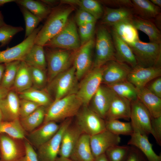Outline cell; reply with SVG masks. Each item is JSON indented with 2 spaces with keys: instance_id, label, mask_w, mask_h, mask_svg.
Wrapping results in <instances>:
<instances>
[{
  "instance_id": "1",
  "label": "cell",
  "mask_w": 161,
  "mask_h": 161,
  "mask_svg": "<svg viewBox=\"0 0 161 161\" xmlns=\"http://www.w3.org/2000/svg\"><path fill=\"white\" fill-rule=\"evenodd\" d=\"M73 7H57L52 9L38 33L34 44L44 46L50 39L58 34L67 23L74 10Z\"/></svg>"
},
{
  "instance_id": "2",
  "label": "cell",
  "mask_w": 161,
  "mask_h": 161,
  "mask_svg": "<svg viewBox=\"0 0 161 161\" xmlns=\"http://www.w3.org/2000/svg\"><path fill=\"white\" fill-rule=\"evenodd\" d=\"M82 106V102L76 93L53 101L47 108L43 123L64 120L75 116Z\"/></svg>"
},
{
  "instance_id": "3",
  "label": "cell",
  "mask_w": 161,
  "mask_h": 161,
  "mask_svg": "<svg viewBox=\"0 0 161 161\" xmlns=\"http://www.w3.org/2000/svg\"><path fill=\"white\" fill-rule=\"evenodd\" d=\"M46 49L45 53L48 83L57 75L72 66L77 50L47 47Z\"/></svg>"
},
{
  "instance_id": "4",
  "label": "cell",
  "mask_w": 161,
  "mask_h": 161,
  "mask_svg": "<svg viewBox=\"0 0 161 161\" xmlns=\"http://www.w3.org/2000/svg\"><path fill=\"white\" fill-rule=\"evenodd\" d=\"M75 73V66L73 65L65 71L55 77L45 89L53 101L60 99L69 95L76 93L79 84Z\"/></svg>"
},
{
  "instance_id": "5",
  "label": "cell",
  "mask_w": 161,
  "mask_h": 161,
  "mask_svg": "<svg viewBox=\"0 0 161 161\" xmlns=\"http://www.w3.org/2000/svg\"><path fill=\"white\" fill-rule=\"evenodd\" d=\"M95 53L92 67H100L116 60L115 50L111 32L103 25L98 27L95 40Z\"/></svg>"
},
{
  "instance_id": "6",
  "label": "cell",
  "mask_w": 161,
  "mask_h": 161,
  "mask_svg": "<svg viewBox=\"0 0 161 161\" xmlns=\"http://www.w3.org/2000/svg\"><path fill=\"white\" fill-rule=\"evenodd\" d=\"M127 44L132 50L138 65L144 67L160 66L161 44L145 43L140 40Z\"/></svg>"
},
{
  "instance_id": "7",
  "label": "cell",
  "mask_w": 161,
  "mask_h": 161,
  "mask_svg": "<svg viewBox=\"0 0 161 161\" xmlns=\"http://www.w3.org/2000/svg\"><path fill=\"white\" fill-rule=\"evenodd\" d=\"M80 46L76 24L72 18L69 19L61 30L44 46L74 51L77 50Z\"/></svg>"
},
{
  "instance_id": "8",
  "label": "cell",
  "mask_w": 161,
  "mask_h": 161,
  "mask_svg": "<svg viewBox=\"0 0 161 161\" xmlns=\"http://www.w3.org/2000/svg\"><path fill=\"white\" fill-rule=\"evenodd\" d=\"M105 65L93 67L79 83L76 93L83 106H88L93 96L102 84V75Z\"/></svg>"
},
{
  "instance_id": "9",
  "label": "cell",
  "mask_w": 161,
  "mask_h": 161,
  "mask_svg": "<svg viewBox=\"0 0 161 161\" xmlns=\"http://www.w3.org/2000/svg\"><path fill=\"white\" fill-rule=\"evenodd\" d=\"M76 125L83 133L92 136L106 130L104 119L90 109L82 106L75 116Z\"/></svg>"
},
{
  "instance_id": "10",
  "label": "cell",
  "mask_w": 161,
  "mask_h": 161,
  "mask_svg": "<svg viewBox=\"0 0 161 161\" xmlns=\"http://www.w3.org/2000/svg\"><path fill=\"white\" fill-rule=\"evenodd\" d=\"M151 118L147 108L138 99L131 102L130 119L134 132L147 137L151 134Z\"/></svg>"
},
{
  "instance_id": "11",
  "label": "cell",
  "mask_w": 161,
  "mask_h": 161,
  "mask_svg": "<svg viewBox=\"0 0 161 161\" xmlns=\"http://www.w3.org/2000/svg\"><path fill=\"white\" fill-rule=\"evenodd\" d=\"M71 122L70 118L64 120L53 137L37 148L39 161H55L58 155L63 134Z\"/></svg>"
},
{
  "instance_id": "12",
  "label": "cell",
  "mask_w": 161,
  "mask_h": 161,
  "mask_svg": "<svg viewBox=\"0 0 161 161\" xmlns=\"http://www.w3.org/2000/svg\"><path fill=\"white\" fill-rule=\"evenodd\" d=\"M42 26L37 27L32 34L20 44L11 48L8 47L5 50H0V64L23 61L34 44L36 36Z\"/></svg>"
},
{
  "instance_id": "13",
  "label": "cell",
  "mask_w": 161,
  "mask_h": 161,
  "mask_svg": "<svg viewBox=\"0 0 161 161\" xmlns=\"http://www.w3.org/2000/svg\"><path fill=\"white\" fill-rule=\"evenodd\" d=\"M95 44V40L93 38L81 46L76 52L73 65L78 80H81L92 68V53Z\"/></svg>"
},
{
  "instance_id": "14",
  "label": "cell",
  "mask_w": 161,
  "mask_h": 161,
  "mask_svg": "<svg viewBox=\"0 0 161 161\" xmlns=\"http://www.w3.org/2000/svg\"><path fill=\"white\" fill-rule=\"evenodd\" d=\"M115 94L108 86L102 84L92 97L88 107L105 120Z\"/></svg>"
},
{
  "instance_id": "15",
  "label": "cell",
  "mask_w": 161,
  "mask_h": 161,
  "mask_svg": "<svg viewBox=\"0 0 161 161\" xmlns=\"http://www.w3.org/2000/svg\"><path fill=\"white\" fill-rule=\"evenodd\" d=\"M132 68L116 60L110 61L105 65L102 75V83L108 86L127 80Z\"/></svg>"
},
{
  "instance_id": "16",
  "label": "cell",
  "mask_w": 161,
  "mask_h": 161,
  "mask_svg": "<svg viewBox=\"0 0 161 161\" xmlns=\"http://www.w3.org/2000/svg\"><path fill=\"white\" fill-rule=\"evenodd\" d=\"M161 75L160 66L144 67L137 65L131 68L127 80L137 89H139L145 87L148 83Z\"/></svg>"
},
{
  "instance_id": "17",
  "label": "cell",
  "mask_w": 161,
  "mask_h": 161,
  "mask_svg": "<svg viewBox=\"0 0 161 161\" xmlns=\"http://www.w3.org/2000/svg\"><path fill=\"white\" fill-rule=\"evenodd\" d=\"M121 141L119 135L113 134L107 130L90 136V142L94 158L105 153L110 147L119 145Z\"/></svg>"
},
{
  "instance_id": "18",
  "label": "cell",
  "mask_w": 161,
  "mask_h": 161,
  "mask_svg": "<svg viewBox=\"0 0 161 161\" xmlns=\"http://www.w3.org/2000/svg\"><path fill=\"white\" fill-rule=\"evenodd\" d=\"M43 124L27 135V140L32 146L37 148L52 137L60 126V125L53 121Z\"/></svg>"
},
{
  "instance_id": "19",
  "label": "cell",
  "mask_w": 161,
  "mask_h": 161,
  "mask_svg": "<svg viewBox=\"0 0 161 161\" xmlns=\"http://www.w3.org/2000/svg\"><path fill=\"white\" fill-rule=\"evenodd\" d=\"M8 135H0V154L1 161H18L24 154L18 144Z\"/></svg>"
},
{
  "instance_id": "20",
  "label": "cell",
  "mask_w": 161,
  "mask_h": 161,
  "mask_svg": "<svg viewBox=\"0 0 161 161\" xmlns=\"http://www.w3.org/2000/svg\"><path fill=\"white\" fill-rule=\"evenodd\" d=\"M20 98L18 93L10 89L5 97L0 100V110L3 121L19 119Z\"/></svg>"
},
{
  "instance_id": "21",
  "label": "cell",
  "mask_w": 161,
  "mask_h": 161,
  "mask_svg": "<svg viewBox=\"0 0 161 161\" xmlns=\"http://www.w3.org/2000/svg\"><path fill=\"white\" fill-rule=\"evenodd\" d=\"M111 33L115 50L116 60L126 64L132 68L138 65L135 56L128 44L112 30Z\"/></svg>"
},
{
  "instance_id": "22",
  "label": "cell",
  "mask_w": 161,
  "mask_h": 161,
  "mask_svg": "<svg viewBox=\"0 0 161 161\" xmlns=\"http://www.w3.org/2000/svg\"><path fill=\"white\" fill-rule=\"evenodd\" d=\"M131 113V101L116 94L114 97L105 120L122 119L129 120Z\"/></svg>"
},
{
  "instance_id": "23",
  "label": "cell",
  "mask_w": 161,
  "mask_h": 161,
  "mask_svg": "<svg viewBox=\"0 0 161 161\" xmlns=\"http://www.w3.org/2000/svg\"><path fill=\"white\" fill-rule=\"evenodd\" d=\"M100 24L103 25L112 26L119 22L131 21L134 14L131 8H113L104 6Z\"/></svg>"
},
{
  "instance_id": "24",
  "label": "cell",
  "mask_w": 161,
  "mask_h": 161,
  "mask_svg": "<svg viewBox=\"0 0 161 161\" xmlns=\"http://www.w3.org/2000/svg\"><path fill=\"white\" fill-rule=\"evenodd\" d=\"M83 133L76 124H71L65 131L61 140L58 155L60 157L69 158L80 137Z\"/></svg>"
},
{
  "instance_id": "25",
  "label": "cell",
  "mask_w": 161,
  "mask_h": 161,
  "mask_svg": "<svg viewBox=\"0 0 161 161\" xmlns=\"http://www.w3.org/2000/svg\"><path fill=\"white\" fill-rule=\"evenodd\" d=\"M131 8L134 15L154 22L161 17L160 7L148 0H132Z\"/></svg>"
},
{
  "instance_id": "26",
  "label": "cell",
  "mask_w": 161,
  "mask_h": 161,
  "mask_svg": "<svg viewBox=\"0 0 161 161\" xmlns=\"http://www.w3.org/2000/svg\"><path fill=\"white\" fill-rule=\"evenodd\" d=\"M127 144L138 148L148 161H161V155H157L154 151L152 145L149 142L147 136L138 132H134L131 136Z\"/></svg>"
},
{
  "instance_id": "27",
  "label": "cell",
  "mask_w": 161,
  "mask_h": 161,
  "mask_svg": "<svg viewBox=\"0 0 161 161\" xmlns=\"http://www.w3.org/2000/svg\"><path fill=\"white\" fill-rule=\"evenodd\" d=\"M130 21L137 30L143 32L148 36L150 42L161 44L160 31L152 21L134 15Z\"/></svg>"
},
{
  "instance_id": "28",
  "label": "cell",
  "mask_w": 161,
  "mask_h": 161,
  "mask_svg": "<svg viewBox=\"0 0 161 161\" xmlns=\"http://www.w3.org/2000/svg\"><path fill=\"white\" fill-rule=\"evenodd\" d=\"M137 89L138 99L147 108L152 117L161 116V98L152 93L145 87Z\"/></svg>"
},
{
  "instance_id": "29",
  "label": "cell",
  "mask_w": 161,
  "mask_h": 161,
  "mask_svg": "<svg viewBox=\"0 0 161 161\" xmlns=\"http://www.w3.org/2000/svg\"><path fill=\"white\" fill-rule=\"evenodd\" d=\"M90 136L82 133L80 137L70 156L74 161H93L94 157L92 151Z\"/></svg>"
},
{
  "instance_id": "30",
  "label": "cell",
  "mask_w": 161,
  "mask_h": 161,
  "mask_svg": "<svg viewBox=\"0 0 161 161\" xmlns=\"http://www.w3.org/2000/svg\"><path fill=\"white\" fill-rule=\"evenodd\" d=\"M18 94L20 99L29 100L47 108L53 102L52 97L45 89H39L32 87Z\"/></svg>"
},
{
  "instance_id": "31",
  "label": "cell",
  "mask_w": 161,
  "mask_h": 161,
  "mask_svg": "<svg viewBox=\"0 0 161 161\" xmlns=\"http://www.w3.org/2000/svg\"><path fill=\"white\" fill-rule=\"evenodd\" d=\"M32 86V83L29 66L24 61H21L11 89L18 93Z\"/></svg>"
},
{
  "instance_id": "32",
  "label": "cell",
  "mask_w": 161,
  "mask_h": 161,
  "mask_svg": "<svg viewBox=\"0 0 161 161\" xmlns=\"http://www.w3.org/2000/svg\"><path fill=\"white\" fill-rule=\"evenodd\" d=\"M23 61L29 66L46 71L47 64L44 47L34 44Z\"/></svg>"
},
{
  "instance_id": "33",
  "label": "cell",
  "mask_w": 161,
  "mask_h": 161,
  "mask_svg": "<svg viewBox=\"0 0 161 161\" xmlns=\"http://www.w3.org/2000/svg\"><path fill=\"white\" fill-rule=\"evenodd\" d=\"M111 27V30L127 43H132L140 40L137 30L130 21H121Z\"/></svg>"
},
{
  "instance_id": "34",
  "label": "cell",
  "mask_w": 161,
  "mask_h": 161,
  "mask_svg": "<svg viewBox=\"0 0 161 161\" xmlns=\"http://www.w3.org/2000/svg\"><path fill=\"white\" fill-rule=\"evenodd\" d=\"M60 1L62 4L78 6L80 9L91 14L97 20L101 18L103 14V7L99 1L94 0H62Z\"/></svg>"
},
{
  "instance_id": "35",
  "label": "cell",
  "mask_w": 161,
  "mask_h": 161,
  "mask_svg": "<svg viewBox=\"0 0 161 161\" xmlns=\"http://www.w3.org/2000/svg\"><path fill=\"white\" fill-rule=\"evenodd\" d=\"M47 108L40 106L28 116L20 118V123L25 131L30 132L43 123Z\"/></svg>"
},
{
  "instance_id": "36",
  "label": "cell",
  "mask_w": 161,
  "mask_h": 161,
  "mask_svg": "<svg viewBox=\"0 0 161 161\" xmlns=\"http://www.w3.org/2000/svg\"><path fill=\"white\" fill-rule=\"evenodd\" d=\"M5 133L17 140L25 139L26 132L22 126L19 119L0 122V134Z\"/></svg>"
},
{
  "instance_id": "37",
  "label": "cell",
  "mask_w": 161,
  "mask_h": 161,
  "mask_svg": "<svg viewBox=\"0 0 161 161\" xmlns=\"http://www.w3.org/2000/svg\"><path fill=\"white\" fill-rule=\"evenodd\" d=\"M19 6H22L30 11L42 21L47 18L51 10L41 1L33 0H16Z\"/></svg>"
},
{
  "instance_id": "38",
  "label": "cell",
  "mask_w": 161,
  "mask_h": 161,
  "mask_svg": "<svg viewBox=\"0 0 161 161\" xmlns=\"http://www.w3.org/2000/svg\"><path fill=\"white\" fill-rule=\"evenodd\" d=\"M107 86L117 95L131 102L138 99L137 89L127 80Z\"/></svg>"
},
{
  "instance_id": "39",
  "label": "cell",
  "mask_w": 161,
  "mask_h": 161,
  "mask_svg": "<svg viewBox=\"0 0 161 161\" xmlns=\"http://www.w3.org/2000/svg\"><path fill=\"white\" fill-rule=\"evenodd\" d=\"M20 61H14L4 63L5 69L0 85L8 90L13 85Z\"/></svg>"
},
{
  "instance_id": "40",
  "label": "cell",
  "mask_w": 161,
  "mask_h": 161,
  "mask_svg": "<svg viewBox=\"0 0 161 161\" xmlns=\"http://www.w3.org/2000/svg\"><path fill=\"white\" fill-rule=\"evenodd\" d=\"M105 122L106 130L114 134L131 136L134 132L130 122H123L117 119Z\"/></svg>"
},
{
  "instance_id": "41",
  "label": "cell",
  "mask_w": 161,
  "mask_h": 161,
  "mask_svg": "<svg viewBox=\"0 0 161 161\" xmlns=\"http://www.w3.org/2000/svg\"><path fill=\"white\" fill-rule=\"evenodd\" d=\"M19 6L25 22V38L32 34L41 21L25 7Z\"/></svg>"
},
{
  "instance_id": "42",
  "label": "cell",
  "mask_w": 161,
  "mask_h": 161,
  "mask_svg": "<svg viewBox=\"0 0 161 161\" xmlns=\"http://www.w3.org/2000/svg\"><path fill=\"white\" fill-rule=\"evenodd\" d=\"M28 66L32 79V87L39 89H44L48 83L46 71L32 66Z\"/></svg>"
},
{
  "instance_id": "43",
  "label": "cell",
  "mask_w": 161,
  "mask_h": 161,
  "mask_svg": "<svg viewBox=\"0 0 161 161\" xmlns=\"http://www.w3.org/2000/svg\"><path fill=\"white\" fill-rule=\"evenodd\" d=\"M129 148L128 145H115L108 148L105 154L109 161H124Z\"/></svg>"
},
{
  "instance_id": "44",
  "label": "cell",
  "mask_w": 161,
  "mask_h": 161,
  "mask_svg": "<svg viewBox=\"0 0 161 161\" xmlns=\"http://www.w3.org/2000/svg\"><path fill=\"white\" fill-rule=\"evenodd\" d=\"M23 30L21 26H13L6 24L0 27V47H4L8 44L15 35Z\"/></svg>"
},
{
  "instance_id": "45",
  "label": "cell",
  "mask_w": 161,
  "mask_h": 161,
  "mask_svg": "<svg viewBox=\"0 0 161 161\" xmlns=\"http://www.w3.org/2000/svg\"><path fill=\"white\" fill-rule=\"evenodd\" d=\"M96 22H91L78 26V30L81 46L93 38Z\"/></svg>"
},
{
  "instance_id": "46",
  "label": "cell",
  "mask_w": 161,
  "mask_h": 161,
  "mask_svg": "<svg viewBox=\"0 0 161 161\" xmlns=\"http://www.w3.org/2000/svg\"><path fill=\"white\" fill-rule=\"evenodd\" d=\"M40 106L38 104L31 101L20 99L19 119L28 116Z\"/></svg>"
},
{
  "instance_id": "47",
  "label": "cell",
  "mask_w": 161,
  "mask_h": 161,
  "mask_svg": "<svg viewBox=\"0 0 161 161\" xmlns=\"http://www.w3.org/2000/svg\"><path fill=\"white\" fill-rule=\"evenodd\" d=\"M74 19L78 26L88 23L96 22L97 20L91 14L81 9L76 12Z\"/></svg>"
},
{
  "instance_id": "48",
  "label": "cell",
  "mask_w": 161,
  "mask_h": 161,
  "mask_svg": "<svg viewBox=\"0 0 161 161\" xmlns=\"http://www.w3.org/2000/svg\"><path fill=\"white\" fill-rule=\"evenodd\" d=\"M24 154L18 161H39L37 153L27 140L24 141Z\"/></svg>"
},
{
  "instance_id": "49",
  "label": "cell",
  "mask_w": 161,
  "mask_h": 161,
  "mask_svg": "<svg viewBox=\"0 0 161 161\" xmlns=\"http://www.w3.org/2000/svg\"><path fill=\"white\" fill-rule=\"evenodd\" d=\"M151 134L154 137L157 143L161 146V116L152 117L151 120Z\"/></svg>"
},
{
  "instance_id": "50",
  "label": "cell",
  "mask_w": 161,
  "mask_h": 161,
  "mask_svg": "<svg viewBox=\"0 0 161 161\" xmlns=\"http://www.w3.org/2000/svg\"><path fill=\"white\" fill-rule=\"evenodd\" d=\"M124 161H148L143 153L133 146H130L127 156Z\"/></svg>"
},
{
  "instance_id": "51",
  "label": "cell",
  "mask_w": 161,
  "mask_h": 161,
  "mask_svg": "<svg viewBox=\"0 0 161 161\" xmlns=\"http://www.w3.org/2000/svg\"><path fill=\"white\" fill-rule=\"evenodd\" d=\"M145 86L152 93L161 98V78L157 77Z\"/></svg>"
},
{
  "instance_id": "52",
  "label": "cell",
  "mask_w": 161,
  "mask_h": 161,
  "mask_svg": "<svg viewBox=\"0 0 161 161\" xmlns=\"http://www.w3.org/2000/svg\"><path fill=\"white\" fill-rule=\"evenodd\" d=\"M99 2H102L107 5L116 7V8L125 7L131 8L132 7L131 0H105Z\"/></svg>"
},
{
  "instance_id": "53",
  "label": "cell",
  "mask_w": 161,
  "mask_h": 161,
  "mask_svg": "<svg viewBox=\"0 0 161 161\" xmlns=\"http://www.w3.org/2000/svg\"><path fill=\"white\" fill-rule=\"evenodd\" d=\"M9 90L0 85V100L5 97Z\"/></svg>"
},
{
  "instance_id": "54",
  "label": "cell",
  "mask_w": 161,
  "mask_h": 161,
  "mask_svg": "<svg viewBox=\"0 0 161 161\" xmlns=\"http://www.w3.org/2000/svg\"><path fill=\"white\" fill-rule=\"evenodd\" d=\"M93 161H109L105 153L99 155L94 158Z\"/></svg>"
},
{
  "instance_id": "55",
  "label": "cell",
  "mask_w": 161,
  "mask_h": 161,
  "mask_svg": "<svg viewBox=\"0 0 161 161\" xmlns=\"http://www.w3.org/2000/svg\"><path fill=\"white\" fill-rule=\"evenodd\" d=\"M5 69L4 63L0 64V85Z\"/></svg>"
},
{
  "instance_id": "56",
  "label": "cell",
  "mask_w": 161,
  "mask_h": 161,
  "mask_svg": "<svg viewBox=\"0 0 161 161\" xmlns=\"http://www.w3.org/2000/svg\"><path fill=\"white\" fill-rule=\"evenodd\" d=\"M41 1L47 5H54L57 2V1L55 0H42Z\"/></svg>"
},
{
  "instance_id": "57",
  "label": "cell",
  "mask_w": 161,
  "mask_h": 161,
  "mask_svg": "<svg viewBox=\"0 0 161 161\" xmlns=\"http://www.w3.org/2000/svg\"><path fill=\"white\" fill-rule=\"evenodd\" d=\"M6 24L2 12L0 11V27Z\"/></svg>"
},
{
  "instance_id": "58",
  "label": "cell",
  "mask_w": 161,
  "mask_h": 161,
  "mask_svg": "<svg viewBox=\"0 0 161 161\" xmlns=\"http://www.w3.org/2000/svg\"><path fill=\"white\" fill-rule=\"evenodd\" d=\"M55 161H74L69 158L59 157H57Z\"/></svg>"
},
{
  "instance_id": "59",
  "label": "cell",
  "mask_w": 161,
  "mask_h": 161,
  "mask_svg": "<svg viewBox=\"0 0 161 161\" xmlns=\"http://www.w3.org/2000/svg\"><path fill=\"white\" fill-rule=\"evenodd\" d=\"M15 1L16 0H0V7L6 3L15 2Z\"/></svg>"
},
{
  "instance_id": "60",
  "label": "cell",
  "mask_w": 161,
  "mask_h": 161,
  "mask_svg": "<svg viewBox=\"0 0 161 161\" xmlns=\"http://www.w3.org/2000/svg\"><path fill=\"white\" fill-rule=\"evenodd\" d=\"M150 1L154 5L160 7H161V0H151Z\"/></svg>"
},
{
  "instance_id": "61",
  "label": "cell",
  "mask_w": 161,
  "mask_h": 161,
  "mask_svg": "<svg viewBox=\"0 0 161 161\" xmlns=\"http://www.w3.org/2000/svg\"><path fill=\"white\" fill-rule=\"evenodd\" d=\"M3 116L0 110V122L3 121Z\"/></svg>"
},
{
  "instance_id": "62",
  "label": "cell",
  "mask_w": 161,
  "mask_h": 161,
  "mask_svg": "<svg viewBox=\"0 0 161 161\" xmlns=\"http://www.w3.org/2000/svg\"><path fill=\"white\" fill-rule=\"evenodd\" d=\"M0 161H1V160H0Z\"/></svg>"
},
{
  "instance_id": "63",
  "label": "cell",
  "mask_w": 161,
  "mask_h": 161,
  "mask_svg": "<svg viewBox=\"0 0 161 161\" xmlns=\"http://www.w3.org/2000/svg\"></svg>"
}]
</instances>
